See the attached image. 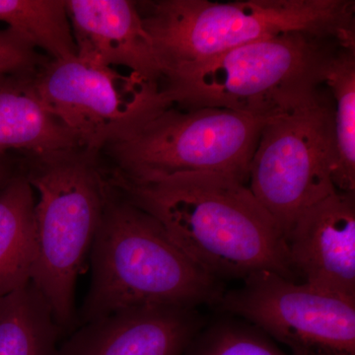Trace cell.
<instances>
[{
	"label": "cell",
	"mask_w": 355,
	"mask_h": 355,
	"mask_svg": "<svg viewBox=\"0 0 355 355\" xmlns=\"http://www.w3.org/2000/svg\"><path fill=\"white\" fill-rule=\"evenodd\" d=\"M114 186L212 277L244 279L270 270L296 280L284 236L244 182L227 175L186 173L146 183L114 178Z\"/></svg>",
	"instance_id": "6da1fadb"
},
{
	"label": "cell",
	"mask_w": 355,
	"mask_h": 355,
	"mask_svg": "<svg viewBox=\"0 0 355 355\" xmlns=\"http://www.w3.org/2000/svg\"><path fill=\"white\" fill-rule=\"evenodd\" d=\"M91 261L80 324L139 306L216 305L224 292L154 217L123 196H107Z\"/></svg>",
	"instance_id": "7a4b0ae2"
},
{
	"label": "cell",
	"mask_w": 355,
	"mask_h": 355,
	"mask_svg": "<svg viewBox=\"0 0 355 355\" xmlns=\"http://www.w3.org/2000/svg\"><path fill=\"white\" fill-rule=\"evenodd\" d=\"M343 44L287 33L243 44L166 74L163 91L181 108H219L268 119L298 106L323 87Z\"/></svg>",
	"instance_id": "3957f363"
},
{
	"label": "cell",
	"mask_w": 355,
	"mask_h": 355,
	"mask_svg": "<svg viewBox=\"0 0 355 355\" xmlns=\"http://www.w3.org/2000/svg\"><path fill=\"white\" fill-rule=\"evenodd\" d=\"M137 6L163 78L184 65L287 33L355 44L354 0H160Z\"/></svg>",
	"instance_id": "277c9868"
},
{
	"label": "cell",
	"mask_w": 355,
	"mask_h": 355,
	"mask_svg": "<svg viewBox=\"0 0 355 355\" xmlns=\"http://www.w3.org/2000/svg\"><path fill=\"white\" fill-rule=\"evenodd\" d=\"M94 157L74 150L39 158L34 171L26 176L38 193L31 282L62 331L76 324L77 279L108 196Z\"/></svg>",
	"instance_id": "5b68a950"
},
{
	"label": "cell",
	"mask_w": 355,
	"mask_h": 355,
	"mask_svg": "<svg viewBox=\"0 0 355 355\" xmlns=\"http://www.w3.org/2000/svg\"><path fill=\"white\" fill-rule=\"evenodd\" d=\"M266 119L219 108L172 105L110 144L116 179L146 183L186 173L227 175L248 184Z\"/></svg>",
	"instance_id": "8992f818"
},
{
	"label": "cell",
	"mask_w": 355,
	"mask_h": 355,
	"mask_svg": "<svg viewBox=\"0 0 355 355\" xmlns=\"http://www.w3.org/2000/svg\"><path fill=\"white\" fill-rule=\"evenodd\" d=\"M333 98L326 86L266 119L249 168L248 187L282 236L302 212L335 193Z\"/></svg>",
	"instance_id": "52a82bcc"
},
{
	"label": "cell",
	"mask_w": 355,
	"mask_h": 355,
	"mask_svg": "<svg viewBox=\"0 0 355 355\" xmlns=\"http://www.w3.org/2000/svg\"><path fill=\"white\" fill-rule=\"evenodd\" d=\"M34 83L79 149L94 156L173 105L160 84L77 55L44 62Z\"/></svg>",
	"instance_id": "ba28073f"
},
{
	"label": "cell",
	"mask_w": 355,
	"mask_h": 355,
	"mask_svg": "<svg viewBox=\"0 0 355 355\" xmlns=\"http://www.w3.org/2000/svg\"><path fill=\"white\" fill-rule=\"evenodd\" d=\"M243 280L217 301L223 312L253 324L291 355H355V300L270 270Z\"/></svg>",
	"instance_id": "9c48e42d"
},
{
	"label": "cell",
	"mask_w": 355,
	"mask_h": 355,
	"mask_svg": "<svg viewBox=\"0 0 355 355\" xmlns=\"http://www.w3.org/2000/svg\"><path fill=\"white\" fill-rule=\"evenodd\" d=\"M284 243L295 277L355 300L354 193L336 191L306 209L284 236Z\"/></svg>",
	"instance_id": "30bf717a"
},
{
	"label": "cell",
	"mask_w": 355,
	"mask_h": 355,
	"mask_svg": "<svg viewBox=\"0 0 355 355\" xmlns=\"http://www.w3.org/2000/svg\"><path fill=\"white\" fill-rule=\"evenodd\" d=\"M203 327L197 308H128L81 324L58 355H184Z\"/></svg>",
	"instance_id": "8fae6325"
},
{
	"label": "cell",
	"mask_w": 355,
	"mask_h": 355,
	"mask_svg": "<svg viewBox=\"0 0 355 355\" xmlns=\"http://www.w3.org/2000/svg\"><path fill=\"white\" fill-rule=\"evenodd\" d=\"M65 6L77 57L113 69L125 67L162 86V67L137 2L67 0Z\"/></svg>",
	"instance_id": "7c38bea8"
},
{
	"label": "cell",
	"mask_w": 355,
	"mask_h": 355,
	"mask_svg": "<svg viewBox=\"0 0 355 355\" xmlns=\"http://www.w3.org/2000/svg\"><path fill=\"white\" fill-rule=\"evenodd\" d=\"M35 74H0V153L22 150L39 159L80 150L71 133L44 106Z\"/></svg>",
	"instance_id": "4fadbf2b"
},
{
	"label": "cell",
	"mask_w": 355,
	"mask_h": 355,
	"mask_svg": "<svg viewBox=\"0 0 355 355\" xmlns=\"http://www.w3.org/2000/svg\"><path fill=\"white\" fill-rule=\"evenodd\" d=\"M35 202L26 176L14 175L0 190V298L31 282Z\"/></svg>",
	"instance_id": "5bb4252c"
},
{
	"label": "cell",
	"mask_w": 355,
	"mask_h": 355,
	"mask_svg": "<svg viewBox=\"0 0 355 355\" xmlns=\"http://www.w3.org/2000/svg\"><path fill=\"white\" fill-rule=\"evenodd\" d=\"M62 331L31 282L0 298V355H58Z\"/></svg>",
	"instance_id": "9a60e30c"
},
{
	"label": "cell",
	"mask_w": 355,
	"mask_h": 355,
	"mask_svg": "<svg viewBox=\"0 0 355 355\" xmlns=\"http://www.w3.org/2000/svg\"><path fill=\"white\" fill-rule=\"evenodd\" d=\"M324 85L334 102L336 164L333 184L342 193H355V46H343L331 60Z\"/></svg>",
	"instance_id": "2e32d148"
},
{
	"label": "cell",
	"mask_w": 355,
	"mask_h": 355,
	"mask_svg": "<svg viewBox=\"0 0 355 355\" xmlns=\"http://www.w3.org/2000/svg\"><path fill=\"white\" fill-rule=\"evenodd\" d=\"M0 21L51 60L76 55L64 0H0Z\"/></svg>",
	"instance_id": "e0dca14e"
},
{
	"label": "cell",
	"mask_w": 355,
	"mask_h": 355,
	"mask_svg": "<svg viewBox=\"0 0 355 355\" xmlns=\"http://www.w3.org/2000/svg\"><path fill=\"white\" fill-rule=\"evenodd\" d=\"M184 355H291L253 324L236 317L205 326Z\"/></svg>",
	"instance_id": "ac0fdd59"
},
{
	"label": "cell",
	"mask_w": 355,
	"mask_h": 355,
	"mask_svg": "<svg viewBox=\"0 0 355 355\" xmlns=\"http://www.w3.org/2000/svg\"><path fill=\"white\" fill-rule=\"evenodd\" d=\"M42 65L32 44L10 28L0 30V74H35Z\"/></svg>",
	"instance_id": "d6986e66"
},
{
	"label": "cell",
	"mask_w": 355,
	"mask_h": 355,
	"mask_svg": "<svg viewBox=\"0 0 355 355\" xmlns=\"http://www.w3.org/2000/svg\"><path fill=\"white\" fill-rule=\"evenodd\" d=\"M13 176L6 153H0V190Z\"/></svg>",
	"instance_id": "ffe728a7"
}]
</instances>
